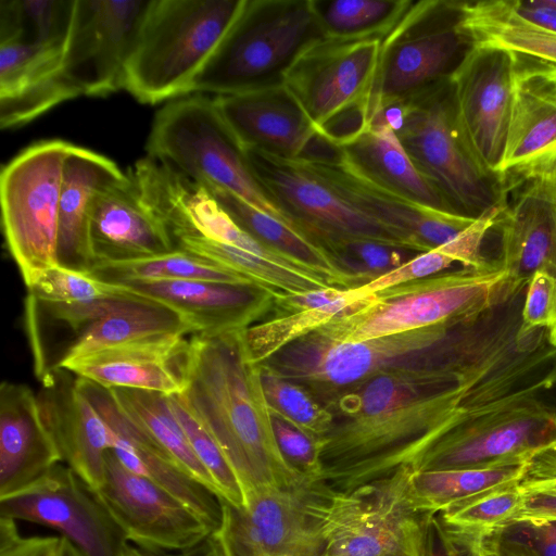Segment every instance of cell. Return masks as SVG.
Segmentation results:
<instances>
[{
    "instance_id": "6da1fadb",
    "label": "cell",
    "mask_w": 556,
    "mask_h": 556,
    "mask_svg": "<svg viewBox=\"0 0 556 556\" xmlns=\"http://www.w3.org/2000/svg\"><path fill=\"white\" fill-rule=\"evenodd\" d=\"M508 353L482 330L454 332L418 361L383 370L344 393L321 442L324 481L345 491L417 459L457 422L518 391Z\"/></svg>"
},
{
    "instance_id": "7a4b0ae2",
    "label": "cell",
    "mask_w": 556,
    "mask_h": 556,
    "mask_svg": "<svg viewBox=\"0 0 556 556\" xmlns=\"http://www.w3.org/2000/svg\"><path fill=\"white\" fill-rule=\"evenodd\" d=\"M243 330L192 336L180 395L218 443L247 500L263 490L314 481L295 471L278 448L260 365L248 356Z\"/></svg>"
},
{
    "instance_id": "3957f363",
    "label": "cell",
    "mask_w": 556,
    "mask_h": 556,
    "mask_svg": "<svg viewBox=\"0 0 556 556\" xmlns=\"http://www.w3.org/2000/svg\"><path fill=\"white\" fill-rule=\"evenodd\" d=\"M495 261L486 269L463 267L364 295L317 331L342 342L403 333L480 317L526 290Z\"/></svg>"
},
{
    "instance_id": "277c9868",
    "label": "cell",
    "mask_w": 556,
    "mask_h": 556,
    "mask_svg": "<svg viewBox=\"0 0 556 556\" xmlns=\"http://www.w3.org/2000/svg\"><path fill=\"white\" fill-rule=\"evenodd\" d=\"M243 0H151L124 89L142 103L189 94Z\"/></svg>"
},
{
    "instance_id": "5b68a950",
    "label": "cell",
    "mask_w": 556,
    "mask_h": 556,
    "mask_svg": "<svg viewBox=\"0 0 556 556\" xmlns=\"http://www.w3.org/2000/svg\"><path fill=\"white\" fill-rule=\"evenodd\" d=\"M323 38L312 0H243L189 94L219 97L282 84L298 55Z\"/></svg>"
},
{
    "instance_id": "8992f818",
    "label": "cell",
    "mask_w": 556,
    "mask_h": 556,
    "mask_svg": "<svg viewBox=\"0 0 556 556\" xmlns=\"http://www.w3.org/2000/svg\"><path fill=\"white\" fill-rule=\"evenodd\" d=\"M396 102L400 117L394 134L415 167L455 214L478 218L491 210L505 208V179L485 170L464 139L451 78Z\"/></svg>"
},
{
    "instance_id": "52a82bcc",
    "label": "cell",
    "mask_w": 556,
    "mask_h": 556,
    "mask_svg": "<svg viewBox=\"0 0 556 556\" xmlns=\"http://www.w3.org/2000/svg\"><path fill=\"white\" fill-rule=\"evenodd\" d=\"M147 152V156L197 184L229 191L286 220L255 179L247 151L215 98L188 94L164 105L153 121Z\"/></svg>"
},
{
    "instance_id": "ba28073f",
    "label": "cell",
    "mask_w": 556,
    "mask_h": 556,
    "mask_svg": "<svg viewBox=\"0 0 556 556\" xmlns=\"http://www.w3.org/2000/svg\"><path fill=\"white\" fill-rule=\"evenodd\" d=\"M553 372L466 417L412 466L415 470L488 468L522 463L556 444V412L539 394Z\"/></svg>"
},
{
    "instance_id": "9c48e42d",
    "label": "cell",
    "mask_w": 556,
    "mask_h": 556,
    "mask_svg": "<svg viewBox=\"0 0 556 556\" xmlns=\"http://www.w3.org/2000/svg\"><path fill=\"white\" fill-rule=\"evenodd\" d=\"M458 325L443 323L353 342L332 340L313 331L261 365L304 387L329 407L379 372L426 357L442 345Z\"/></svg>"
},
{
    "instance_id": "30bf717a",
    "label": "cell",
    "mask_w": 556,
    "mask_h": 556,
    "mask_svg": "<svg viewBox=\"0 0 556 556\" xmlns=\"http://www.w3.org/2000/svg\"><path fill=\"white\" fill-rule=\"evenodd\" d=\"M381 41L319 39L283 76L316 130L340 148L368 127Z\"/></svg>"
},
{
    "instance_id": "8fae6325",
    "label": "cell",
    "mask_w": 556,
    "mask_h": 556,
    "mask_svg": "<svg viewBox=\"0 0 556 556\" xmlns=\"http://www.w3.org/2000/svg\"><path fill=\"white\" fill-rule=\"evenodd\" d=\"M464 2L414 1L382 39L369 121L380 106L406 100L453 76L475 47L463 25Z\"/></svg>"
},
{
    "instance_id": "7c38bea8",
    "label": "cell",
    "mask_w": 556,
    "mask_h": 556,
    "mask_svg": "<svg viewBox=\"0 0 556 556\" xmlns=\"http://www.w3.org/2000/svg\"><path fill=\"white\" fill-rule=\"evenodd\" d=\"M332 492L317 481L263 490L242 506L219 500L220 522L207 543L216 556H321Z\"/></svg>"
},
{
    "instance_id": "4fadbf2b",
    "label": "cell",
    "mask_w": 556,
    "mask_h": 556,
    "mask_svg": "<svg viewBox=\"0 0 556 556\" xmlns=\"http://www.w3.org/2000/svg\"><path fill=\"white\" fill-rule=\"evenodd\" d=\"M255 179L285 219L332 252L350 241L427 252L413 237L367 216L342 199L306 163L248 149Z\"/></svg>"
},
{
    "instance_id": "5bb4252c",
    "label": "cell",
    "mask_w": 556,
    "mask_h": 556,
    "mask_svg": "<svg viewBox=\"0 0 556 556\" xmlns=\"http://www.w3.org/2000/svg\"><path fill=\"white\" fill-rule=\"evenodd\" d=\"M71 146L62 140L37 142L1 170L4 239L26 286L39 271L58 265L62 173Z\"/></svg>"
},
{
    "instance_id": "9a60e30c",
    "label": "cell",
    "mask_w": 556,
    "mask_h": 556,
    "mask_svg": "<svg viewBox=\"0 0 556 556\" xmlns=\"http://www.w3.org/2000/svg\"><path fill=\"white\" fill-rule=\"evenodd\" d=\"M412 471L402 466L353 489H333L321 556H418L428 515L409 501Z\"/></svg>"
},
{
    "instance_id": "2e32d148",
    "label": "cell",
    "mask_w": 556,
    "mask_h": 556,
    "mask_svg": "<svg viewBox=\"0 0 556 556\" xmlns=\"http://www.w3.org/2000/svg\"><path fill=\"white\" fill-rule=\"evenodd\" d=\"M127 542L152 554L186 553L207 542L213 529L169 492L105 454L102 485L93 491Z\"/></svg>"
},
{
    "instance_id": "e0dca14e",
    "label": "cell",
    "mask_w": 556,
    "mask_h": 556,
    "mask_svg": "<svg viewBox=\"0 0 556 556\" xmlns=\"http://www.w3.org/2000/svg\"><path fill=\"white\" fill-rule=\"evenodd\" d=\"M151 0H75L64 74L80 94L124 89L128 62Z\"/></svg>"
},
{
    "instance_id": "ac0fdd59",
    "label": "cell",
    "mask_w": 556,
    "mask_h": 556,
    "mask_svg": "<svg viewBox=\"0 0 556 556\" xmlns=\"http://www.w3.org/2000/svg\"><path fill=\"white\" fill-rule=\"evenodd\" d=\"M0 516L56 530L84 556H117L127 542L93 492L63 462L0 497Z\"/></svg>"
},
{
    "instance_id": "d6986e66",
    "label": "cell",
    "mask_w": 556,
    "mask_h": 556,
    "mask_svg": "<svg viewBox=\"0 0 556 556\" xmlns=\"http://www.w3.org/2000/svg\"><path fill=\"white\" fill-rule=\"evenodd\" d=\"M515 73L513 52L475 45L451 77L464 139L478 163L497 175L510 124Z\"/></svg>"
},
{
    "instance_id": "ffe728a7",
    "label": "cell",
    "mask_w": 556,
    "mask_h": 556,
    "mask_svg": "<svg viewBox=\"0 0 556 556\" xmlns=\"http://www.w3.org/2000/svg\"><path fill=\"white\" fill-rule=\"evenodd\" d=\"M245 150L307 162H342V149L321 136L285 84L214 97Z\"/></svg>"
},
{
    "instance_id": "44dd1931",
    "label": "cell",
    "mask_w": 556,
    "mask_h": 556,
    "mask_svg": "<svg viewBox=\"0 0 556 556\" xmlns=\"http://www.w3.org/2000/svg\"><path fill=\"white\" fill-rule=\"evenodd\" d=\"M500 233L498 265L518 286L538 271L556 277V191L548 172L507 182ZM493 227V228H494Z\"/></svg>"
},
{
    "instance_id": "7402d4cb",
    "label": "cell",
    "mask_w": 556,
    "mask_h": 556,
    "mask_svg": "<svg viewBox=\"0 0 556 556\" xmlns=\"http://www.w3.org/2000/svg\"><path fill=\"white\" fill-rule=\"evenodd\" d=\"M515 55L514 103L501 167L505 182L556 164V68Z\"/></svg>"
},
{
    "instance_id": "603a6c76",
    "label": "cell",
    "mask_w": 556,
    "mask_h": 556,
    "mask_svg": "<svg viewBox=\"0 0 556 556\" xmlns=\"http://www.w3.org/2000/svg\"><path fill=\"white\" fill-rule=\"evenodd\" d=\"M76 379L67 369L56 368L40 379L37 397L62 462L93 492L104 481L111 429L77 388Z\"/></svg>"
},
{
    "instance_id": "cb8c5ba5",
    "label": "cell",
    "mask_w": 556,
    "mask_h": 556,
    "mask_svg": "<svg viewBox=\"0 0 556 556\" xmlns=\"http://www.w3.org/2000/svg\"><path fill=\"white\" fill-rule=\"evenodd\" d=\"M122 286L180 314L192 334L217 336L243 330L273 309V294L250 283L160 280Z\"/></svg>"
},
{
    "instance_id": "d4e9b609",
    "label": "cell",
    "mask_w": 556,
    "mask_h": 556,
    "mask_svg": "<svg viewBox=\"0 0 556 556\" xmlns=\"http://www.w3.org/2000/svg\"><path fill=\"white\" fill-rule=\"evenodd\" d=\"M89 242L94 264L142 260L176 251L166 228L143 201L130 172L96 193Z\"/></svg>"
},
{
    "instance_id": "484cf974",
    "label": "cell",
    "mask_w": 556,
    "mask_h": 556,
    "mask_svg": "<svg viewBox=\"0 0 556 556\" xmlns=\"http://www.w3.org/2000/svg\"><path fill=\"white\" fill-rule=\"evenodd\" d=\"M188 341L160 334L103 349L61 364L75 376L105 389L147 390L167 395L185 388L182 365Z\"/></svg>"
},
{
    "instance_id": "4316f807",
    "label": "cell",
    "mask_w": 556,
    "mask_h": 556,
    "mask_svg": "<svg viewBox=\"0 0 556 556\" xmlns=\"http://www.w3.org/2000/svg\"><path fill=\"white\" fill-rule=\"evenodd\" d=\"M91 403L111 429V451L128 470L169 492L212 529L220 522L219 497L185 472L173 458L118 406L111 392L99 390Z\"/></svg>"
},
{
    "instance_id": "83f0119b",
    "label": "cell",
    "mask_w": 556,
    "mask_h": 556,
    "mask_svg": "<svg viewBox=\"0 0 556 556\" xmlns=\"http://www.w3.org/2000/svg\"><path fill=\"white\" fill-rule=\"evenodd\" d=\"M62 462L37 395L25 384L0 386V497L12 494Z\"/></svg>"
},
{
    "instance_id": "f1b7e54d",
    "label": "cell",
    "mask_w": 556,
    "mask_h": 556,
    "mask_svg": "<svg viewBox=\"0 0 556 556\" xmlns=\"http://www.w3.org/2000/svg\"><path fill=\"white\" fill-rule=\"evenodd\" d=\"M304 163L351 205L413 237L426 251L450 242L477 219L416 205L377 187L342 162Z\"/></svg>"
},
{
    "instance_id": "f546056e",
    "label": "cell",
    "mask_w": 556,
    "mask_h": 556,
    "mask_svg": "<svg viewBox=\"0 0 556 556\" xmlns=\"http://www.w3.org/2000/svg\"><path fill=\"white\" fill-rule=\"evenodd\" d=\"M126 173L106 156L72 144L64 160L58 226V264L88 273L94 265L89 242L92 200Z\"/></svg>"
},
{
    "instance_id": "4dcf8cb0",
    "label": "cell",
    "mask_w": 556,
    "mask_h": 556,
    "mask_svg": "<svg viewBox=\"0 0 556 556\" xmlns=\"http://www.w3.org/2000/svg\"><path fill=\"white\" fill-rule=\"evenodd\" d=\"M341 149L342 163L377 187L416 205L455 214L415 167L389 126L369 125Z\"/></svg>"
},
{
    "instance_id": "1f68e13d",
    "label": "cell",
    "mask_w": 556,
    "mask_h": 556,
    "mask_svg": "<svg viewBox=\"0 0 556 556\" xmlns=\"http://www.w3.org/2000/svg\"><path fill=\"white\" fill-rule=\"evenodd\" d=\"M463 25L476 46L505 49L556 68V33L525 20L511 0L465 1Z\"/></svg>"
},
{
    "instance_id": "d6a6232c",
    "label": "cell",
    "mask_w": 556,
    "mask_h": 556,
    "mask_svg": "<svg viewBox=\"0 0 556 556\" xmlns=\"http://www.w3.org/2000/svg\"><path fill=\"white\" fill-rule=\"evenodd\" d=\"M528 462L472 469H413L408 497L416 511L438 514L483 491L521 480Z\"/></svg>"
},
{
    "instance_id": "836d02e7",
    "label": "cell",
    "mask_w": 556,
    "mask_h": 556,
    "mask_svg": "<svg viewBox=\"0 0 556 556\" xmlns=\"http://www.w3.org/2000/svg\"><path fill=\"white\" fill-rule=\"evenodd\" d=\"M109 390L121 409L144 430L185 472L216 494L214 483L190 446L186 433L173 412L167 394L126 388Z\"/></svg>"
},
{
    "instance_id": "e575fe53",
    "label": "cell",
    "mask_w": 556,
    "mask_h": 556,
    "mask_svg": "<svg viewBox=\"0 0 556 556\" xmlns=\"http://www.w3.org/2000/svg\"><path fill=\"white\" fill-rule=\"evenodd\" d=\"M186 333H192V330L181 315L153 301L146 306L117 313L93 324L73 343L61 364L147 337Z\"/></svg>"
},
{
    "instance_id": "d590c367",
    "label": "cell",
    "mask_w": 556,
    "mask_h": 556,
    "mask_svg": "<svg viewBox=\"0 0 556 556\" xmlns=\"http://www.w3.org/2000/svg\"><path fill=\"white\" fill-rule=\"evenodd\" d=\"M88 274L114 285L160 280H208L257 286L242 275L182 250L142 260L96 263Z\"/></svg>"
},
{
    "instance_id": "8d00e7d4",
    "label": "cell",
    "mask_w": 556,
    "mask_h": 556,
    "mask_svg": "<svg viewBox=\"0 0 556 556\" xmlns=\"http://www.w3.org/2000/svg\"><path fill=\"white\" fill-rule=\"evenodd\" d=\"M176 250H182L219 264L242 275L271 293H302L331 287L317 275L301 274L249 251L198 238L174 240Z\"/></svg>"
},
{
    "instance_id": "74e56055",
    "label": "cell",
    "mask_w": 556,
    "mask_h": 556,
    "mask_svg": "<svg viewBox=\"0 0 556 556\" xmlns=\"http://www.w3.org/2000/svg\"><path fill=\"white\" fill-rule=\"evenodd\" d=\"M410 0H312L325 39H383L404 16Z\"/></svg>"
},
{
    "instance_id": "f35d334b",
    "label": "cell",
    "mask_w": 556,
    "mask_h": 556,
    "mask_svg": "<svg viewBox=\"0 0 556 556\" xmlns=\"http://www.w3.org/2000/svg\"><path fill=\"white\" fill-rule=\"evenodd\" d=\"M75 0H0V41L64 49Z\"/></svg>"
},
{
    "instance_id": "ab89813d",
    "label": "cell",
    "mask_w": 556,
    "mask_h": 556,
    "mask_svg": "<svg viewBox=\"0 0 556 556\" xmlns=\"http://www.w3.org/2000/svg\"><path fill=\"white\" fill-rule=\"evenodd\" d=\"M525 498L520 480L513 481L466 498L438 515L448 529L479 541L517 520Z\"/></svg>"
},
{
    "instance_id": "60d3db41",
    "label": "cell",
    "mask_w": 556,
    "mask_h": 556,
    "mask_svg": "<svg viewBox=\"0 0 556 556\" xmlns=\"http://www.w3.org/2000/svg\"><path fill=\"white\" fill-rule=\"evenodd\" d=\"M356 288L348 289L346 294L328 305L298 313L275 315L245 328L243 340L251 362L262 364L280 350L308 334L329 321L333 316L362 299Z\"/></svg>"
},
{
    "instance_id": "b9f144b4",
    "label": "cell",
    "mask_w": 556,
    "mask_h": 556,
    "mask_svg": "<svg viewBox=\"0 0 556 556\" xmlns=\"http://www.w3.org/2000/svg\"><path fill=\"white\" fill-rule=\"evenodd\" d=\"M261 381L270 415L321 441L333 426V413L304 387L261 365Z\"/></svg>"
},
{
    "instance_id": "7bdbcfd3",
    "label": "cell",
    "mask_w": 556,
    "mask_h": 556,
    "mask_svg": "<svg viewBox=\"0 0 556 556\" xmlns=\"http://www.w3.org/2000/svg\"><path fill=\"white\" fill-rule=\"evenodd\" d=\"M168 397L173 412L195 456L208 472L219 500L236 506L245 505L241 484L216 440L187 406L180 393Z\"/></svg>"
},
{
    "instance_id": "ee69618b",
    "label": "cell",
    "mask_w": 556,
    "mask_h": 556,
    "mask_svg": "<svg viewBox=\"0 0 556 556\" xmlns=\"http://www.w3.org/2000/svg\"><path fill=\"white\" fill-rule=\"evenodd\" d=\"M64 49L0 41V96L38 84L62 71Z\"/></svg>"
},
{
    "instance_id": "f6af8a7d",
    "label": "cell",
    "mask_w": 556,
    "mask_h": 556,
    "mask_svg": "<svg viewBox=\"0 0 556 556\" xmlns=\"http://www.w3.org/2000/svg\"><path fill=\"white\" fill-rule=\"evenodd\" d=\"M27 287L28 294L49 302H81L125 295V286L101 281L86 271L54 265L39 271Z\"/></svg>"
},
{
    "instance_id": "bcb514c9",
    "label": "cell",
    "mask_w": 556,
    "mask_h": 556,
    "mask_svg": "<svg viewBox=\"0 0 556 556\" xmlns=\"http://www.w3.org/2000/svg\"><path fill=\"white\" fill-rule=\"evenodd\" d=\"M81 96L62 70L17 92L0 97V126L13 128L33 121L53 106Z\"/></svg>"
},
{
    "instance_id": "7dc6e473",
    "label": "cell",
    "mask_w": 556,
    "mask_h": 556,
    "mask_svg": "<svg viewBox=\"0 0 556 556\" xmlns=\"http://www.w3.org/2000/svg\"><path fill=\"white\" fill-rule=\"evenodd\" d=\"M278 448L286 462L311 481H324L321 441L306 434L283 419L271 415Z\"/></svg>"
},
{
    "instance_id": "c3c4849f",
    "label": "cell",
    "mask_w": 556,
    "mask_h": 556,
    "mask_svg": "<svg viewBox=\"0 0 556 556\" xmlns=\"http://www.w3.org/2000/svg\"><path fill=\"white\" fill-rule=\"evenodd\" d=\"M521 331L543 329L556 348V277L535 273L529 280L521 306Z\"/></svg>"
},
{
    "instance_id": "681fc988",
    "label": "cell",
    "mask_w": 556,
    "mask_h": 556,
    "mask_svg": "<svg viewBox=\"0 0 556 556\" xmlns=\"http://www.w3.org/2000/svg\"><path fill=\"white\" fill-rule=\"evenodd\" d=\"M457 263L445 245L418 253L400 266L377 276L371 281L356 287L364 295L394 286L419 280L445 271Z\"/></svg>"
},
{
    "instance_id": "f907efd6",
    "label": "cell",
    "mask_w": 556,
    "mask_h": 556,
    "mask_svg": "<svg viewBox=\"0 0 556 556\" xmlns=\"http://www.w3.org/2000/svg\"><path fill=\"white\" fill-rule=\"evenodd\" d=\"M491 534L522 546L532 556H556V520L519 519Z\"/></svg>"
},
{
    "instance_id": "816d5d0a",
    "label": "cell",
    "mask_w": 556,
    "mask_h": 556,
    "mask_svg": "<svg viewBox=\"0 0 556 556\" xmlns=\"http://www.w3.org/2000/svg\"><path fill=\"white\" fill-rule=\"evenodd\" d=\"M478 541L448 529L438 514L427 516L418 556H477Z\"/></svg>"
},
{
    "instance_id": "f5cc1de1",
    "label": "cell",
    "mask_w": 556,
    "mask_h": 556,
    "mask_svg": "<svg viewBox=\"0 0 556 556\" xmlns=\"http://www.w3.org/2000/svg\"><path fill=\"white\" fill-rule=\"evenodd\" d=\"M62 536H23L16 520L0 516V556H58Z\"/></svg>"
},
{
    "instance_id": "db71d44e",
    "label": "cell",
    "mask_w": 556,
    "mask_h": 556,
    "mask_svg": "<svg viewBox=\"0 0 556 556\" xmlns=\"http://www.w3.org/2000/svg\"><path fill=\"white\" fill-rule=\"evenodd\" d=\"M348 289L329 287L302 293H276L273 295L275 315L318 308L342 299Z\"/></svg>"
},
{
    "instance_id": "11a10c76",
    "label": "cell",
    "mask_w": 556,
    "mask_h": 556,
    "mask_svg": "<svg viewBox=\"0 0 556 556\" xmlns=\"http://www.w3.org/2000/svg\"><path fill=\"white\" fill-rule=\"evenodd\" d=\"M520 484L526 491L556 494V444L539 452L528 462Z\"/></svg>"
},
{
    "instance_id": "9f6ffc18",
    "label": "cell",
    "mask_w": 556,
    "mask_h": 556,
    "mask_svg": "<svg viewBox=\"0 0 556 556\" xmlns=\"http://www.w3.org/2000/svg\"><path fill=\"white\" fill-rule=\"evenodd\" d=\"M519 519L556 520V494L526 491Z\"/></svg>"
},
{
    "instance_id": "6f0895ef",
    "label": "cell",
    "mask_w": 556,
    "mask_h": 556,
    "mask_svg": "<svg viewBox=\"0 0 556 556\" xmlns=\"http://www.w3.org/2000/svg\"><path fill=\"white\" fill-rule=\"evenodd\" d=\"M511 3L525 20L556 33V9L540 0H511Z\"/></svg>"
},
{
    "instance_id": "680465c9",
    "label": "cell",
    "mask_w": 556,
    "mask_h": 556,
    "mask_svg": "<svg viewBox=\"0 0 556 556\" xmlns=\"http://www.w3.org/2000/svg\"><path fill=\"white\" fill-rule=\"evenodd\" d=\"M477 556H532V554L516 543L489 534L478 541Z\"/></svg>"
},
{
    "instance_id": "91938a15",
    "label": "cell",
    "mask_w": 556,
    "mask_h": 556,
    "mask_svg": "<svg viewBox=\"0 0 556 556\" xmlns=\"http://www.w3.org/2000/svg\"><path fill=\"white\" fill-rule=\"evenodd\" d=\"M58 556H84L83 553L65 538L61 539Z\"/></svg>"
},
{
    "instance_id": "94428289",
    "label": "cell",
    "mask_w": 556,
    "mask_h": 556,
    "mask_svg": "<svg viewBox=\"0 0 556 556\" xmlns=\"http://www.w3.org/2000/svg\"><path fill=\"white\" fill-rule=\"evenodd\" d=\"M117 556H155V555H152V554H149L138 547H136L135 545L130 544L129 542H126Z\"/></svg>"
},
{
    "instance_id": "6125c7cd",
    "label": "cell",
    "mask_w": 556,
    "mask_h": 556,
    "mask_svg": "<svg viewBox=\"0 0 556 556\" xmlns=\"http://www.w3.org/2000/svg\"><path fill=\"white\" fill-rule=\"evenodd\" d=\"M551 178H552V181H553V185H554V188H555V191H556V164L549 169L547 170Z\"/></svg>"
},
{
    "instance_id": "be15d7a7",
    "label": "cell",
    "mask_w": 556,
    "mask_h": 556,
    "mask_svg": "<svg viewBox=\"0 0 556 556\" xmlns=\"http://www.w3.org/2000/svg\"><path fill=\"white\" fill-rule=\"evenodd\" d=\"M200 556H216L215 552L212 549V547L208 545V549L201 554Z\"/></svg>"
},
{
    "instance_id": "e7e4bbea",
    "label": "cell",
    "mask_w": 556,
    "mask_h": 556,
    "mask_svg": "<svg viewBox=\"0 0 556 556\" xmlns=\"http://www.w3.org/2000/svg\"><path fill=\"white\" fill-rule=\"evenodd\" d=\"M555 75H556V70H555Z\"/></svg>"
}]
</instances>
